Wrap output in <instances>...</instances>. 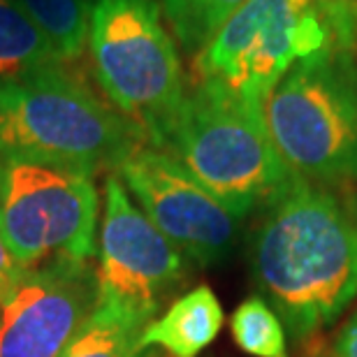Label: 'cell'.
I'll list each match as a JSON object with an SVG mask.
<instances>
[{
  "label": "cell",
  "mask_w": 357,
  "mask_h": 357,
  "mask_svg": "<svg viewBox=\"0 0 357 357\" xmlns=\"http://www.w3.org/2000/svg\"><path fill=\"white\" fill-rule=\"evenodd\" d=\"M181 276V251L132 202L119 174H107L96 267L98 304L149 325Z\"/></svg>",
  "instance_id": "8"
},
{
  "label": "cell",
  "mask_w": 357,
  "mask_h": 357,
  "mask_svg": "<svg viewBox=\"0 0 357 357\" xmlns=\"http://www.w3.org/2000/svg\"><path fill=\"white\" fill-rule=\"evenodd\" d=\"M98 306L89 260L26 267L0 295V357H59Z\"/></svg>",
  "instance_id": "10"
},
{
  "label": "cell",
  "mask_w": 357,
  "mask_h": 357,
  "mask_svg": "<svg viewBox=\"0 0 357 357\" xmlns=\"http://www.w3.org/2000/svg\"><path fill=\"white\" fill-rule=\"evenodd\" d=\"M327 45L330 33L313 0H246L195 56V73L265 105L297 61Z\"/></svg>",
  "instance_id": "7"
},
{
  "label": "cell",
  "mask_w": 357,
  "mask_h": 357,
  "mask_svg": "<svg viewBox=\"0 0 357 357\" xmlns=\"http://www.w3.org/2000/svg\"><path fill=\"white\" fill-rule=\"evenodd\" d=\"M26 267H21L17 260L12 258L10 248H7L3 234H0V295L10 288V285L17 281V276L24 271Z\"/></svg>",
  "instance_id": "19"
},
{
  "label": "cell",
  "mask_w": 357,
  "mask_h": 357,
  "mask_svg": "<svg viewBox=\"0 0 357 357\" xmlns=\"http://www.w3.org/2000/svg\"><path fill=\"white\" fill-rule=\"evenodd\" d=\"M265 123L290 172L316 185L357 181V56L327 45L297 61L265 100Z\"/></svg>",
  "instance_id": "5"
},
{
  "label": "cell",
  "mask_w": 357,
  "mask_h": 357,
  "mask_svg": "<svg viewBox=\"0 0 357 357\" xmlns=\"http://www.w3.org/2000/svg\"><path fill=\"white\" fill-rule=\"evenodd\" d=\"M223 327V309L211 288L185 292L160 318L151 320L142 330L139 346L162 348L172 357H197L218 337Z\"/></svg>",
  "instance_id": "11"
},
{
  "label": "cell",
  "mask_w": 357,
  "mask_h": 357,
  "mask_svg": "<svg viewBox=\"0 0 357 357\" xmlns=\"http://www.w3.org/2000/svg\"><path fill=\"white\" fill-rule=\"evenodd\" d=\"M334 357H357V313L341 325L334 341Z\"/></svg>",
  "instance_id": "18"
},
{
  "label": "cell",
  "mask_w": 357,
  "mask_h": 357,
  "mask_svg": "<svg viewBox=\"0 0 357 357\" xmlns=\"http://www.w3.org/2000/svg\"><path fill=\"white\" fill-rule=\"evenodd\" d=\"M253 271L292 337H311L357 297V225L325 185L297 176L267 206Z\"/></svg>",
  "instance_id": "1"
},
{
  "label": "cell",
  "mask_w": 357,
  "mask_h": 357,
  "mask_svg": "<svg viewBox=\"0 0 357 357\" xmlns=\"http://www.w3.org/2000/svg\"><path fill=\"white\" fill-rule=\"evenodd\" d=\"M89 52L102 96L165 149L185 100L183 66L158 0H89Z\"/></svg>",
  "instance_id": "4"
},
{
  "label": "cell",
  "mask_w": 357,
  "mask_h": 357,
  "mask_svg": "<svg viewBox=\"0 0 357 357\" xmlns=\"http://www.w3.org/2000/svg\"><path fill=\"white\" fill-rule=\"evenodd\" d=\"M68 66L17 0H0V84Z\"/></svg>",
  "instance_id": "12"
},
{
  "label": "cell",
  "mask_w": 357,
  "mask_h": 357,
  "mask_svg": "<svg viewBox=\"0 0 357 357\" xmlns=\"http://www.w3.org/2000/svg\"><path fill=\"white\" fill-rule=\"evenodd\" d=\"M334 47L355 52L357 47V0H313Z\"/></svg>",
  "instance_id": "17"
},
{
  "label": "cell",
  "mask_w": 357,
  "mask_h": 357,
  "mask_svg": "<svg viewBox=\"0 0 357 357\" xmlns=\"http://www.w3.org/2000/svg\"><path fill=\"white\" fill-rule=\"evenodd\" d=\"M232 337L241 351L253 357H288V339L281 318L262 297H248L230 320Z\"/></svg>",
  "instance_id": "16"
},
{
  "label": "cell",
  "mask_w": 357,
  "mask_h": 357,
  "mask_svg": "<svg viewBox=\"0 0 357 357\" xmlns=\"http://www.w3.org/2000/svg\"><path fill=\"white\" fill-rule=\"evenodd\" d=\"M144 327L114 306L98 304L59 357H144L139 346Z\"/></svg>",
  "instance_id": "13"
},
{
  "label": "cell",
  "mask_w": 357,
  "mask_h": 357,
  "mask_svg": "<svg viewBox=\"0 0 357 357\" xmlns=\"http://www.w3.org/2000/svg\"><path fill=\"white\" fill-rule=\"evenodd\" d=\"M100 197L93 174L0 160V234L21 267L96 255Z\"/></svg>",
  "instance_id": "6"
},
{
  "label": "cell",
  "mask_w": 357,
  "mask_h": 357,
  "mask_svg": "<svg viewBox=\"0 0 357 357\" xmlns=\"http://www.w3.org/2000/svg\"><path fill=\"white\" fill-rule=\"evenodd\" d=\"M244 3L246 0H162V12L178 47L195 59Z\"/></svg>",
  "instance_id": "15"
},
{
  "label": "cell",
  "mask_w": 357,
  "mask_h": 357,
  "mask_svg": "<svg viewBox=\"0 0 357 357\" xmlns=\"http://www.w3.org/2000/svg\"><path fill=\"white\" fill-rule=\"evenodd\" d=\"M149 144L105 96L68 66L0 84V160H31L96 174Z\"/></svg>",
  "instance_id": "3"
},
{
  "label": "cell",
  "mask_w": 357,
  "mask_h": 357,
  "mask_svg": "<svg viewBox=\"0 0 357 357\" xmlns=\"http://www.w3.org/2000/svg\"><path fill=\"white\" fill-rule=\"evenodd\" d=\"M63 63H73L89 45V0H17Z\"/></svg>",
  "instance_id": "14"
},
{
  "label": "cell",
  "mask_w": 357,
  "mask_h": 357,
  "mask_svg": "<svg viewBox=\"0 0 357 357\" xmlns=\"http://www.w3.org/2000/svg\"><path fill=\"white\" fill-rule=\"evenodd\" d=\"M116 174L144 216L181 253L211 265L230 251L234 218L172 153L139 144L121 160Z\"/></svg>",
  "instance_id": "9"
},
{
  "label": "cell",
  "mask_w": 357,
  "mask_h": 357,
  "mask_svg": "<svg viewBox=\"0 0 357 357\" xmlns=\"http://www.w3.org/2000/svg\"><path fill=\"white\" fill-rule=\"evenodd\" d=\"M162 151L172 153L234 220L269 206L297 178L269 137L265 105L216 79H197L185 93Z\"/></svg>",
  "instance_id": "2"
}]
</instances>
